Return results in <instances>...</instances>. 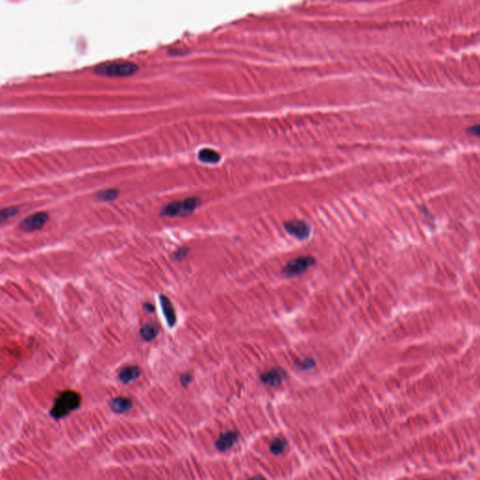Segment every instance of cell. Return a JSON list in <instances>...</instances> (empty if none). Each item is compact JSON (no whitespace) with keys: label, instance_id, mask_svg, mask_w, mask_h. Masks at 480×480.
<instances>
[{"label":"cell","instance_id":"e0dca14e","mask_svg":"<svg viewBox=\"0 0 480 480\" xmlns=\"http://www.w3.org/2000/svg\"><path fill=\"white\" fill-rule=\"evenodd\" d=\"M190 253V250L186 247H181L179 249H177V251L175 253H173V258L177 261H182L184 260L188 254Z\"/></svg>","mask_w":480,"mask_h":480},{"label":"cell","instance_id":"277c9868","mask_svg":"<svg viewBox=\"0 0 480 480\" xmlns=\"http://www.w3.org/2000/svg\"><path fill=\"white\" fill-rule=\"evenodd\" d=\"M315 264L316 260L312 256H301L292 259L283 267L282 275L289 278L298 277Z\"/></svg>","mask_w":480,"mask_h":480},{"label":"cell","instance_id":"9c48e42d","mask_svg":"<svg viewBox=\"0 0 480 480\" xmlns=\"http://www.w3.org/2000/svg\"><path fill=\"white\" fill-rule=\"evenodd\" d=\"M160 301H161V307H162L165 320L167 322V325L170 328H173L177 323V315L175 313V309L171 303L170 299L167 298L164 295H162L160 296Z\"/></svg>","mask_w":480,"mask_h":480},{"label":"cell","instance_id":"30bf717a","mask_svg":"<svg viewBox=\"0 0 480 480\" xmlns=\"http://www.w3.org/2000/svg\"><path fill=\"white\" fill-rule=\"evenodd\" d=\"M110 407L114 413L123 414L127 411H129L132 407V402L129 398L117 397V398H114L111 401Z\"/></svg>","mask_w":480,"mask_h":480},{"label":"cell","instance_id":"7a4b0ae2","mask_svg":"<svg viewBox=\"0 0 480 480\" xmlns=\"http://www.w3.org/2000/svg\"><path fill=\"white\" fill-rule=\"evenodd\" d=\"M139 70L137 64L130 61H114L101 64L96 67L95 74L106 77L121 78L129 77L136 74Z\"/></svg>","mask_w":480,"mask_h":480},{"label":"cell","instance_id":"ffe728a7","mask_svg":"<svg viewBox=\"0 0 480 480\" xmlns=\"http://www.w3.org/2000/svg\"><path fill=\"white\" fill-rule=\"evenodd\" d=\"M468 132H470L471 134H473L474 136H479L480 135V125H476V126L470 127L468 129Z\"/></svg>","mask_w":480,"mask_h":480},{"label":"cell","instance_id":"8fae6325","mask_svg":"<svg viewBox=\"0 0 480 480\" xmlns=\"http://www.w3.org/2000/svg\"><path fill=\"white\" fill-rule=\"evenodd\" d=\"M141 374V370L138 366H128L121 369L119 372V380L124 383L129 384L137 379Z\"/></svg>","mask_w":480,"mask_h":480},{"label":"cell","instance_id":"5b68a950","mask_svg":"<svg viewBox=\"0 0 480 480\" xmlns=\"http://www.w3.org/2000/svg\"><path fill=\"white\" fill-rule=\"evenodd\" d=\"M284 228L291 236L300 240H307L310 237L312 231L311 225L308 222L298 220L288 221L284 222Z\"/></svg>","mask_w":480,"mask_h":480},{"label":"cell","instance_id":"7c38bea8","mask_svg":"<svg viewBox=\"0 0 480 480\" xmlns=\"http://www.w3.org/2000/svg\"><path fill=\"white\" fill-rule=\"evenodd\" d=\"M198 159L203 164H217L221 161V155L214 149L203 148L198 154Z\"/></svg>","mask_w":480,"mask_h":480},{"label":"cell","instance_id":"3957f363","mask_svg":"<svg viewBox=\"0 0 480 480\" xmlns=\"http://www.w3.org/2000/svg\"><path fill=\"white\" fill-rule=\"evenodd\" d=\"M199 204V200L190 197L182 201H176L166 204L162 210V215L167 217H186L192 214Z\"/></svg>","mask_w":480,"mask_h":480},{"label":"cell","instance_id":"9a60e30c","mask_svg":"<svg viewBox=\"0 0 480 480\" xmlns=\"http://www.w3.org/2000/svg\"><path fill=\"white\" fill-rule=\"evenodd\" d=\"M18 212H19V208L16 206H9L0 209V224L13 219L14 216L18 214Z\"/></svg>","mask_w":480,"mask_h":480},{"label":"cell","instance_id":"4fadbf2b","mask_svg":"<svg viewBox=\"0 0 480 480\" xmlns=\"http://www.w3.org/2000/svg\"><path fill=\"white\" fill-rule=\"evenodd\" d=\"M140 333L145 341H151L158 336L159 329L152 324H146L142 327Z\"/></svg>","mask_w":480,"mask_h":480},{"label":"cell","instance_id":"44dd1931","mask_svg":"<svg viewBox=\"0 0 480 480\" xmlns=\"http://www.w3.org/2000/svg\"><path fill=\"white\" fill-rule=\"evenodd\" d=\"M145 308L146 310L148 312V313H154L155 311V307L150 303H146L145 304Z\"/></svg>","mask_w":480,"mask_h":480},{"label":"cell","instance_id":"7402d4cb","mask_svg":"<svg viewBox=\"0 0 480 480\" xmlns=\"http://www.w3.org/2000/svg\"><path fill=\"white\" fill-rule=\"evenodd\" d=\"M265 480V479H264L263 477H255V478H253V479H252V480Z\"/></svg>","mask_w":480,"mask_h":480},{"label":"cell","instance_id":"2e32d148","mask_svg":"<svg viewBox=\"0 0 480 480\" xmlns=\"http://www.w3.org/2000/svg\"><path fill=\"white\" fill-rule=\"evenodd\" d=\"M118 196V190L115 189H108L101 190L97 194V198L102 202H110L114 201Z\"/></svg>","mask_w":480,"mask_h":480},{"label":"cell","instance_id":"d6986e66","mask_svg":"<svg viewBox=\"0 0 480 480\" xmlns=\"http://www.w3.org/2000/svg\"><path fill=\"white\" fill-rule=\"evenodd\" d=\"M191 380H192V376L190 374H189V373H184L180 377V382H181V384H182L183 387L189 386L190 382H191Z\"/></svg>","mask_w":480,"mask_h":480},{"label":"cell","instance_id":"5bb4252c","mask_svg":"<svg viewBox=\"0 0 480 480\" xmlns=\"http://www.w3.org/2000/svg\"><path fill=\"white\" fill-rule=\"evenodd\" d=\"M287 446V443L283 438H275L270 444V451L275 455H280L284 452Z\"/></svg>","mask_w":480,"mask_h":480},{"label":"cell","instance_id":"ba28073f","mask_svg":"<svg viewBox=\"0 0 480 480\" xmlns=\"http://www.w3.org/2000/svg\"><path fill=\"white\" fill-rule=\"evenodd\" d=\"M285 378V372L281 369H271L261 375V381L270 387H278Z\"/></svg>","mask_w":480,"mask_h":480},{"label":"cell","instance_id":"52a82bcc","mask_svg":"<svg viewBox=\"0 0 480 480\" xmlns=\"http://www.w3.org/2000/svg\"><path fill=\"white\" fill-rule=\"evenodd\" d=\"M239 439V433L236 431H225L220 435L216 442V446L220 451H227L232 448Z\"/></svg>","mask_w":480,"mask_h":480},{"label":"cell","instance_id":"8992f818","mask_svg":"<svg viewBox=\"0 0 480 480\" xmlns=\"http://www.w3.org/2000/svg\"><path fill=\"white\" fill-rule=\"evenodd\" d=\"M48 219L49 216L45 212L34 213L23 220L19 224V228L25 232H35L43 227L48 222Z\"/></svg>","mask_w":480,"mask_h":480},{"label":"cell","instance_id":"6da1fadb","mask_svg":"<svg viewBox=\"0 0 480 480\" xmlns=\"http://www.w3.org/2000/svg\"><path fill=\"white\" fill-rule=\"evenodd\" d=\"M81 404V396L75 391L61 392L55 399L51 410L52 417L55 419L63 418L76 410Z\"/></svg>","mask_w":480,"mask_h":480},{"label":"cell","instance_id":"ac0fdd59","mask_svg":"<svg viewBox=\"0 0 480 480\" xmlns=\"http://www.w3.org/2000/svg\"><path fill=\"white\" fill-rule=\"evenodd\" d=\"M295 366L301 369H310L315 366V362L312 358H306L303 361H295Z\"/></svg>","mask_w":480,"mask_h":480}]
</instances>
